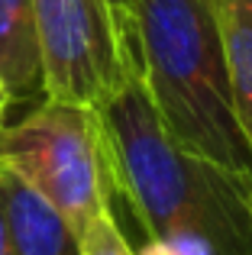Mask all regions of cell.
Here are the masks:
<instances>
[{
	"label": "cell",
	"mask_w": 252,
	"mask_h": 255,
	"mask_svg": "<svg viewBox=\"0 0 252 255\" xmlns=\"http://www.w3.org/2000/svg\"><path fill=\"white\" fill-rule=\"evenodd\" d=\"M42 97L104 107L139 75L129 26L110 0H32Z\"/></svg>",
	"instance_id": "4"
},
{
	"label": "cell",
	"mask_w": 252,
	"mask_h": 255,
	"mask_svg": "<svg viewBox=\"0 0 252 255\" xmlns=\"http://www.w3.org/2000/svg\"><path fill=\"white\" fill-rule=\"evenodd\" d=\"M0 81L13 100L42 97L32 0H0Z\"/></svg>",
	"instance_id": "6"
},
{
	"label": "cell",
	"mask_w": 252,
	"mask_h": 255,
	"mask_svg": "<svg viewBox=\"0 0 252 255\" xmlns=\"http://www.w3.org/2000/svg\"><path fill=\"white\" fill-rule=\"evenodd\" d=\"M0 255H13V252H10V233H6V217H3V204H0Z\"/></svg>",
	"instance_id": "10"
},
{
	"label": "cell",
	"mask_w": 252,
	"mask_h": 255,
	"mask_svg": "<svg viewBox=\"0 0 252 255\" xmlns=\"http://www.w3.org/2000/svg\"><path fill=\"white\" fill-rule=\"evenodd\" d=\"M0 168L13 171L81 233L114 210L104 126L94 107L42 97L19 123L0 129Z\"/></svg>",
	"instance_id": "3"
},
{
	"label": "cell",
	"mask_w": 252,
	"mask_h": 255,
	"mask_svg": "<svg viewBox=\"0 0 252 255\" xmlns=\"http://www.w3.org/2000/svg\"><path fill=\"white\" fill-rule=\"evenodd\" d=\"M81 255H136L117 226L114 210L101 213L88 230L81 233Z\"/></svg>",
	"instance_id": "8"
},
{
	"label": "cell",
	"mask_w": 252,
	"mask_h": 255,
	"mask_svg": "<svg viewBox=\"0 0 252 255\" xmlns=\"http://www.w3.org/2000/svg\"><path fill=\"white\" fill-rule=\"evenodd\" d=\"M240 129L252 152V0H214Z\"/></svg>",
	"instance_id": "7"
},
{
	"label": "cell",
	"mask_w": 252,
	"mask_h": 255,
	"mask_svg": "<svg viewBox=\"0 0 252 255\" xmlns=\"http://www.w3.org/2000/svg\"><path fill=\"white\" fill-rule=\"evenodd\" d=\"M0 204L13 255H81V239L62 213L6 168H0Z\"/></svg>",
	"instance_id": "5"
},
{
	"label": "cell",
	"mask_w": 252,
	"mask_h": 255,
	"mask_svg": "<svg viewBox=\"0 0 252 255\" xmlns=\"http://www.w3.org/2000/svg\"><path fill=\"white\" fill-rule=\"evenodd\" d=\"M16 104L13 100V94H10V87H6L3 81H0V129L6 126V113H10V107Z\"/></svg>",
	"instance_id": "9"
},
{
	"label": "cell",
	"mask_w": 252,
	"mask_h": 255,
	"mask_svg": "<svg viewBox=\"0 0 252 255\" xmlns=\"http://www.w3.org/2000/svg\"><path fill=\"white\" fill-rule=\"evenodd\" d=\"M126 3H129V0H110V6H114V10L120 13V19H123V23H126ZM126 26H129V23H126Z\"/></svg>",
	"instance_id": "11"
},
{
	"label": "cell",
	"mask_w": 252,
	"mask_h": 255,
	"mask_svg": "<svg viewBox=\"0 0 252 255\" xmlns=\"http://www.w3.org/2000/svg\"><path fill=\"white\" fill-rule=\"evenodd\" d=\"M114 194L149 233L142 255H252V174L181 149L139 75L97 107Z\"/></svg>",
	"instance_id": "1"
},
{
	"label": "cell",
	"mask_w": 252,
	"mask_h": 255,
	"mask_svg": "<svg viewBox=\"0 0 252 255\" xmlns=\"http://www.w3.org/2000/svg\"><path fill=\"white\" fill-rule=\"evenodd\" d=\"M126 23L162 129L194 155L252 174L214 0H129Z\"/></svg>",
	"instance_id": "2"
}]
</instances>
